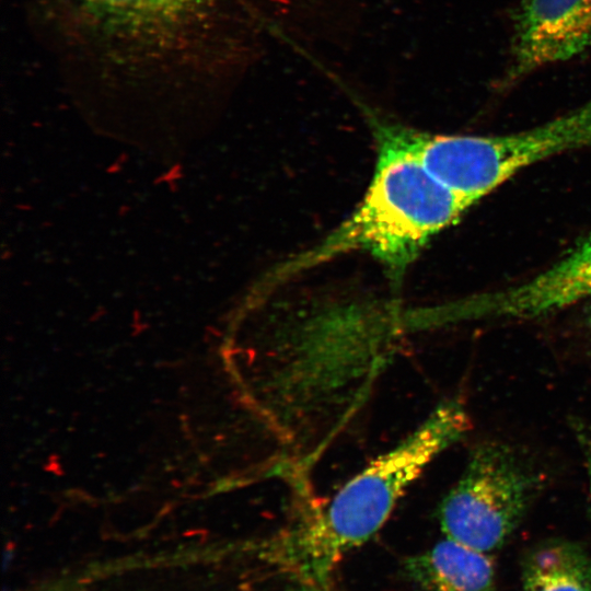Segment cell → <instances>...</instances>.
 <instances>
[{"instance_id":"3","label":"cell","mask_w":591,"mask_h":591,"mask_svg":"<svg viewBox=\"0 0 591 591\" xmlns=\"http://www.w3.org/2000/svg\"><path fill=\"white\" fill-rule=\"evenodd\" d=\"M408 146L433 176L473 205L520 170L557 153L591 146V99L530 130L461 136L413 129Z\"/></svg>"},{"instance_id":"1","label":"cell","mask_w":591,"mask_h":591,"mask_svg":"<svg viewBox=\"0 0 591 591\" xmlns=\"http://www.w3.org/2000/svg\"><path fill=\"white\" fill-rule=\"evenodd\" d=\"M368 118L378 155L363 199L316 245L267 273L255 290L256 298L303 270L354 251L372 255L393 286H398L429 241L472 206L424 166L402 138L399 125L372 113Z\"/></svg>"},{"instance_id":"7","label":"cell","mask_w":591,"mask_h":591,"mask_svg":"<svg viewBox=\"0 0 591 591\" xmlns=\"http://www.w3.org/2000/svg\"><path fill=\"white\" fill-rule=\"evenodd\" d=\"M406 570L417 591H495V568L487 553L450 538L412 557Z\"/></svg>"},{"instance_id":"2","label":"cell","mask_w":591,"mask_h":591,"mask_svg":"<svg viewBox=\"0 0 591 591\" xmlns=\"http://www.w3.org/2000/svg\"><path fill=\"white\" fill-rule=\"evenodd\" d=\"M462 404L449 401L406 438L371 461L322 508H313L271 538L268 554L305 581L325 580L346 553L367 542L424 470L468 429Z\"/></svg>"},{"instance_id":"5","label":"cell","mask_w":591,"mask_h":591,"mask_svg":"<svg viewBox=\"0 0 591 591\" xmlns=\"http://www.w3.org/2000/svg\"><path fill=\"white\" fill-rule=\"evenodd\" d=\"M505 81L570 60L591 48V0H520Z\"/></svg>"},{"instance_id":"4","label":"cell","mask_w":591,"mask_h":591,"mask_svg":"<svg viewBox=\"0 0 591 591\" xmlns=\"http://www.w3.org/2000/svg\"><path fill=\"white\" fill-rule=\"evenodd\" d=\"M531 489L530 476L507 448L483 444L439 506L441 530L447 538L493 552L520 523Z\"/></svg>"},{"instance_id":"6","label":"cell","mask_w":591,"mask_h":591,"mask_svg":"<svg viewBox=\"0 0 591 591\" xmlns=\"http://www.w3.org/2000/svg\"><path fill=\"white\" fill-rule=\"evenodd\" d=\"M211 0H77L82 21L115 39L167 46L183 26L201 18ZM169 47V46H167Z\"/></svg>"},{"instance_id":"9","label":"cell","mask_w":591,"mask_h":591,"mask_svg":"<svg viewBox=\"0 0 591 591\" xmlns=\"http://www.w3.org/2000/svg\"><path fill=\"white\" fill-rule=\"evenodd\" d=\"M587 462H588V473H589L590 491H591V437L590 439H588Z\"/></svg>"},{"instance_id":"8","label":"cell","mask_w":591,"mask_h":591,"mask_svg":"<svg viewBox=\"0 0 591 591\" xmlns=\"http://www.w3.org/2000/svg\"><path fill=\"white\" fill-rule=\"evenodd\" d=\"M522 591H591V556L568 541L538 545L523 563Z\"/></svg>"}]
</instances>
